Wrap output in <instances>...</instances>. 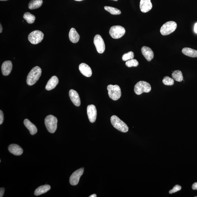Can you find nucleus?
Listing matches in <instances>:
<instances>
[{
	"mask_svg": "<svg viewBox=\"0 0 197 197\" xmlns=\"http://www.w3.org/2000/svg\"><path fill=\"white\" fill-rule=\"evenodd\" d=\"M41 73V69L39 67L36 66L33 68L27 76V84L30 86L34 85L40 77Z\"/></svg>",
	"mask_w": 197,
	"mask_h": 197,
	"instance_id": "nucleus-1",
	"label": "nucleus"
},
{
	"mask_svg": "<svg viewBox=\"0 0 197 197\" xmlns=\"http://www.w3.org/2000/svg\"><path fill=\"white\" fill-rule=\"evenodd\" d=\"M111 121L113 126L121 132L126 133L128 131L129 127L127 125L117 116L111 117Z\"/></svg>",
	"mask_w": 197,
	"mask_h": 197,
	"instance_id": "nucleus-2",
	"label": "nucleus"
},
{
	"mask_svg": "<svg viewBox=\"0 0 197 197\" xmlns=\"http://www.w3.org/2000/svg\"><path fill=\"white\" fill-rule=\"evenodd\" d=\"M45 123L48 131L53 133L57 128V119L52 115H49L46 117Z\"/></svg>",
	"mask_w": 197,
	"mask_h": 197,
	"instance_id": "nucleus-3",
	"label": "nucleus"
},
{
	"mask_svg": "<svg viewBox=\"0 0 197 197\" xmlns=\"http://www.w3.org/2000/svg\"><path fill=\"white\" fill-rule=\"evenodd\" d=\"M151 90V86L149 83L145 81H140L135 85L134 91L138 95L144 93H149Z\"/></svg>",
	"mask_w": 197,
	"mask_h": 197,
	"instance_id": "nucleus-4",
	"label": "nucleus"
},
{
	"mask_svg": "<svg viewBox=\"0 0 197 197\" xmlns=\"http://www.w3.org/2000/svg\"><path fill=\"white\" fill-rule=\"evenodd\" d=\"M108 94L109 97L114 100H117L121 96V89L117 85H109L107 87Z\"/></svg>",
	"mask_w": 197,
	"mask_h": 197,
	"instance_id": "nucleus-5",
	"label": "nucleus"
},
{
	"mask_svg": "<svg viewBox=\"0 0 197 197\" xmlns=\"http://www.w3.org/2000/svg\"><path fill=\"white\" fill-rule=\"evenodd\" d=\"M177 27L176 22L173 21L167 22L161 26L160 30L161 34L163 35L170 34L176 30Z\"/></svg>",
	"mask_w": 197,
	"mask_h": 197,
	"instance_id": "nucleus-6",
	"label": "nucleus"
},
{
	"mask_svg": "<svg viewBox=\"0 0 197 197\" xmlns=\"http://www.w3.org/2000/svg\"><path fill=\"white\" fill-rule=\"evenodd\" d=\"M125 29L123 27L121 26H114L111 27L109 33L112 38L119 39L123 37L125 34Z\"/></svg>",
	"mask_w": 197,
	"mask_h": 197,
	"instance_id": "nucleus-7",
	"label": "nucleus"
},
{
	"mask_svg": "<svg viewBox=\"0 0 197 197\" xmlns=\"http://www.w3.org/2000/svg\"><path fill=\"white\" fill-rule=\"evenodd\" d=\"M44 34L39 30H34L31 32L28 36V40L33 44L41 43L44 39Z\"/></svg>",
	"mask_w": 197,
	"mask_h": 197,
	"instance_id": "nucleus-8",
	"label": "nucleus"
},
{
	"mask_svg": "<svg viewBox=\"0 0 197 197\" xmlns=\"http://www.w3.org/2000/svg\"><path fill=\"white\" fill-rule=\"evenodd\" d=\"M94 43L98 53H103L105 50V45L102 37L100 35H96L94 37Z\"/></svg>",
	"mask_w": 197,
	"mask_h": 197,
	"instance_id": "nucleus-9",
	"label": "nucleus"
},
{
	"mask_svg": "<svg viewBox=\"0 0 197 197\" xmlns=\"http://www.w3.org/2000/svg\"><path fill=\"white\" fill-rule=\"evenodd\" d=\"M84 169L81 168L77 170L71 175L70 179V183L71 185L76 186L78 184L80 179L84 173Z\"/></svg>",
	"mask_w": 197,
	"mask_h": 197,
	"instance_id": "nucleus-10",
	"label": "nucleus"
},
{
	"mask_svg": "<svg viewBox=\"0 0 197 197\" xmlns=\"http://www.w3.org/2000/svg\"><path fill=\"white\" fill-rule=\"evenodd\" d=\"M87 113L90 122H95L97 117V110L95 106L93 104L89 105L87 106Z\"/></svg>",
	"mask_w": 197,
	"mask_h": 197,
	"instance_id": "nucleus-11",
	"label": "nucleus"
},
{
	"mask_svg": "<svg viewBox=\"0 0 197 197\" xmlns=\"http://www.w3.org/2000/svg\"><path fill=\"white\" fill-rule=\"evenodd\" d=\"M140 6L141 11L146 13L152 9V4L151 0H141Z\"/></svg>",
	"mask_w": 197,
	"mask_h": 197,
	"instance_id": "nucleus-12",
	"label": "nucleus"
},
{
	"mask_svg": "<svg viewBox=\"0 0 197 197\" xmlns=\"http://www.w3.org/2000/svg\"><path fill=\"white\" fill-rule=\"evenodd\" d=\"M69 96L71 101L77 107L80 105V98L77 91L73 89H71L69 92Z\"/></svg>",
	"mask_w": 197,
	"mask_h": 197,
	"instance_id": "nucleus-13",
	"label": "nucleus"
},
{
	"mask_svg": "<svg viewBox=\"0 0 197 197\" xmlns=\"http://www.w3.org/2000/svg\"><path fill=\"white\" fill-rule=\"evenodd\" d=\"M142 55L145 57L148 62H150L154 57V53L151 48L144 46L141 48Z\"/></svg>",
	"mask_w": 197,
	"mask_h": 197,
	"instance_id": "nucleus-14",
	"label": "nucleus"
},
{
	"mask_svg": "<svg viewBox=\"0 0 197 197\" xmlns=\"http://www.w3.org/2000/svg\"><path fill=\"white\" fill-rule=\"evenodd\" d=\"M12 63L10 61L4 62L2 66V72L4 76H8L11 73L12 70Z\"/></svg>",
	"mask_w": 197,
	"mask_h": 197,
	"instance_id": "nucleus-15",
	"label": "nucleus"
},
{
	"mask_svg": "<svg viewBox=\"0 0 197 197\" xmlns=\"http://www.w3.org/2000/svg\"><path fill=\"white\" fill-rule=\"evenodd\" d=\"M79 70L84 76L90 77L92 75L91 69L87 64L82 63L79 65Z\"/></svg>",
	"mask_w": 197,
	"mask_h": 197,
	"instance_id": "nucleus-16",
	"label": "nucleus"
},
{
	"mask_svg": "<svg viewBox=\"0 0 197 197\" xmlns=\"http://www.w3.org/2000/svg\"><path fill=\"white\" fill-rule=\"evenodd\" d=\"M8 150L10 153L16 156H20L23 152L22 148L16 144H10L8 147Z\"/></svg>",
	"mask_w": 197,
	"mask_h": 197,
	"instance_id": "nucleus-17",
	"label": "nucleus"
},
{
	"mask_svg": "<svg viewBox=\"0 0 197 197\" xmlns=\"http://www.w3.org/2000/svg\"><path fill=\"white\" fill-rule=\"evenodd\" d=\"M59 82L57 77L54 76H52L48 81L46 85L45 89L48 91H50L55 88Z\"/></svg>",
	"mask_w": 197,
	"mask_h": 197,
	"instance_id": "nucleus-18",
	"label": "nucleus"
},
{
	"mask_svg": "<svg viewBox=\"0 0 197 197\" xmlns=\"http://www.w3.org/2000/svg\"><path fill=\"white\" fill-rule=\"evenodd\" d=\"M25 126L29 130L31 135H34L37 132V129L35 126L31 123L28 119H25L24 121Z\"/></svg>",
	"mask_w": 197,
	"mask_h": 197,
	"instance_id": "nucleus-19",
	"label": "nucleus"
},
{
	"mask_svg": "<svg viewBox=\"0 0 197 197\" xmlns=\"http://www.w3.org/2000/svg\"><path fill=\"white\" fill-rule=\"evenodd\" d=\"M69 38L71 42L73 43H76L78 42L80 39V35L78 33L74 28H72L69 33Z\"/></svg>",
	"mask_w": 197,
	"mask_h": 197,
	"instance_id": "nucleus-20",
	"label": "nucleus"
},
{
	"mask_svg": "<svg viewBox=\"0 0 197 197\" xmlns=\"http://www.w3.org/2000/svg\"><path fill=\"white\" fill-rule=\"evenodd\" d=\"M51 186L48 185H45L39 186L35 190L34 195L35 196L45 193L51 189Z\"/></svg>",
	"mask_w": 197,
	"mask_h": 197,
	"instance_id": "nucleus-21",
	"label": "nucleus"
},
{
	"mask_svg": "<svg viewBox=\"0 0 197 197\" xmlns=\"http://www.w3.org/2000/svg\"><path fill=\"white\" fill-rule=\"evenodd\" d=\"M183 53L191 57H197V51L190 48H184L182 50Z\"/></svg>",
	"mask_w": 197,
	"mask_h": 197,
	"instance_id": "nucleus-22",
	"label": "nucleus"
},
{
	"mask_svg": "<svg viewBox=\"0 0 197 197\" xmlns=\"http://www.w3.org/2000/svg\"><path fill=\"white\" fill-rule=\"evenodd\" d=\"M43 3L42 0H31L29 4V8L31 10L38 9L41 7Z\"/></svg>",
	"mask_w": 197,
	"mask_h": 197,
	"instance_id": "nucleus-23",
	"label": "nucleus"
},
{
	"mask_svg": "<svg viewBox=\"0 0 197 197\" xmlns=\"http://www.w3.org/2000/svg\"><path fill=\"white\" fill-rule=\"evenodd\" d=\"M172 77L174 80L178 82H181L183 80V74L181 71L176 70L172 73Z\"/></svg>",
	"mask_w": 197,
	"mask_h": 197,
	"instance_id": "nucleus-24",
	"label": "nucleus"
},
{
	"mask_svg": "<svg viewBox=\"0 0 197 197\" xmlns=\"http://www.w3.org/2000/svg\"><path fill=\"white\" fill-rule=\"evenodd\" d=\"M23 18L26 21L27 23L29 24H32L34 22L35 20V16L29 12L25 13L23 16Z\"/></svg>",
	"mask_w": 197,
	"mask_h": 197,
	"instance_id": "nucleus-25",
	"label": "nucleus"
},
{
	"mask_svg": "<svg viewBox=\"0 0 197 197\" xmlns=\"http://www.w3.org/2000/svg\"><path fill=\"white\" fill-rule=\"evenodd\" d=\"M104 9L112 15H119L121 13V12L120 10L116 8L110 7V6H105Z\"/></svg>",
	"mask_w": 197,
	"mask_h": 197,
	"instance_id": "nucleus-26",
	"label": "nucleus"
},
{
	"mask_svg": "<svg viewBox=\"0 0 197 197\" xmlns=\"http://www.w3.org/2000/svg\"><path fill=\"white\" fill-rule=\"evenodd\" d=\"M134 56H135L133 52L130 51L123 54L122 57V59L123 61H127L129 60L133 59Z\"/></svg>",
	"mask_w": 197,
	"mask_h": 197,
	"instance_id": "nucleus-27",
	"label": "nucleus"
},
{
	"mask_svg": "<svg viewBox=\"0 0 197 197\" xmlns=\"http://www.w3.org/2000/svg\"><path fill=\"white\" fill-rule=\"evenodd\" d=\"M163 84L166 85H172L174 84V80L172 78L169 76H166L163 78Z\"/></svg>",
	"mask_w": 197,
	"mask_h": 197,
	"instance_id": "nucleus-28",
	"label": "nucleus"
},
{
	"mask_svg": "<svg viewBox=\"0 0 197 197\" xmlns=\"http://www.w3.org/2000/svg\"><path fill=\"white\" fill-rule=\"evenodd\" d=\"M125 64L128 67H137L139 65V62H138L137 60L133 59L126 61Z\"/></svg>",
	"mask_w": 197,
	"mask_h": 197,
	"instance_id": "nucleus-29",
	"label": "nucleus"
},
{
	"mask_svg": "<svg viewBox=\"0 0 197 197\" xmlns=\"http://www.w3.org/2000/svg\"><path fill=\"white\" fill-rule=\"evenodd\" d=\"M181 189V186H180L179 185H176L175 186H174L172 189L170 190L169 191V193L170 194L174 193L179 191V190Z\"/></svg>",
	"mask_w": 197,
	"mask_h": 197,
	"instance_id": "nucleus-30",
	"label": "nucleus"
},
{
	"mask_svg": "<svg viewBox=\"0 0 197 197\" xmlns=\"http://www.w3.org/2000/svg\"><path fill=\"white\" fill-rule=\"evenodd\" d=\"M4 120V115L2 110L0 111V124L3 123Z\"/></svg>",
	"mask_w": 197,
	"mask_h": 197,
	"instance_id": "nucleus-31",
	"label": "nucleus"
},
{
	"mask_svg": "<svg viewBox=\"0 0 197 197\" xmlns=\"http://www.w3.org/2000/svg\"><path fill=\"white\" fill-rule=\"evenodd\" d=\"M5 192V189L3 188H1L0 189V197H2Z\"/></svg>",
	"mask_w": 197,
	"mask_h": 197,
	"instance_id": "nucleus-32",
	"label": "nucleus"
},
{
	"mask_svg": "<svg viewBox=\"0 0 197 197\" xmlns=\"http://www.w3.org/2000/svg\"><path fill=\"white\" fill-rule=\"evenodd\" d=\"M192 189L193 190H197V183H195L192 186Z\"/></svg>",
	"mask_w": 197,
	"mask_h": 197,
	"instance_id": "nucleus-33",
	"label": "nucleus"
},
{
	"mask_svg": "<svg viewBox=\"0 0 197 197\" xmlns=\"http://www.w3.org/2000/svg\"><path fill=\"white\" fill-rule=\"evenodd\" d=\"M194 31L197 34V23L195 24L194 26Z\"/></svg>",
	"mask_w": 197,
	"mask_h": 197,
	"instance_id": "nucleus-34",
	"label": "nucleus"
},
{
	"mask_svg": "<svg viewBox=\"0 0 197 197\" xmlns=\"http://www.w3.org/2000/svg\"><path fill=\"white\" fill-rule=\"evenodd\" d=\"M2 31V27L1 24H0V33H1Z\"/></svg>",
	"mask_w": 197,
	"mask_h": 197,
	"instance_id": "nucleus-35",
	"label": "nucleus"
},
{
	"mask_svg": "<svg viewBox=\"0 0 197 197\" xmlns=\"http://www.w3.org/2000/svg\"><path fill=\"white\" fill-rule=\"evenodd\" d=\"M89 197H97V196H96V194H94L93 195H91Z\"/></svg>",
	"mask_w": 197,
	"mask_h": 197,
	"instance_id": "nucleus-36",
	"label": "nucleus"
},
{
	"mask_svg": "<svg viewBox=\"0 0 197 197\" xmlns=\"http://www.w3.org/2000/svg\"><path fill=\"white\" fill-rule=\"evenodd\" d=\"M75 1H83V0H75Z\"/></svg>",
	"mask_w": 197,
	"mask_h": 197,
	"instance_id": "nucleus-37",
	"label": "nucleus"
},
{
	"mask_svg": "<svg viewBox=\"0 0 197 197\" xmlns=\"http://www.w3.org/2000/svg\"><path fill=\"white\" fill-rule=\"evenodd\" d=\"M0 1H8V0H0Z\"/></svg>",
	"mask_w": 197,
	"mask_h": 197,
	"instance_id": "nucleus-38",
	"label": "nucleus"
},
{
	"mask_svg": "<svg viewBox=\"0 0 197 197\" xmlns=\"http://www.w3.org/2000/svg\"><path fill=\"white\" fill-rule=\"evenodd\" d=\"M113 1H118V0H113Z\"/></svg>",
	"mask_w": 197,
	"mask_h": 197,
	"instance_id": "nucleus-39",
	"label": "nucleus"
}]
</instances>
